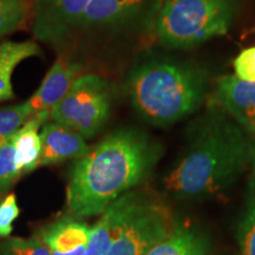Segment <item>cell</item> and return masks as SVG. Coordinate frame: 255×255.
Listing matches in <instances>:
<instances>
[{"instance_id":"9a60e30c","label":"cell","mask_w":255,"mask_h":255,"mask_svg":"<svg viewBox=\"0 0 255 255\" xmlns=\"http://www.w3.org/2000/svg\"><path fill=\"white\" fill-rule=\"evenodd\" d=\"M40 53L34 40L0 43V102L9 101L14 97L12 88V73L23 60Z\"/></svg>"},{"instance_id":"4fadbf2b","label":"cell","mask_w":255,"mask_h":255,"mask_svg":"<svg viewBox=\"0 0 255 255\" xmlns=\"http://www.w3.org/2000/svg\"><path fill=\"white\" fill-rule=\"evenodd\" d=\"M209 240L205 233L189 226L175 225L143 255H208Z\"/></svg>"},{"instance_id":"7402d4cb","label":"cell","mask_w":255,"mask_h":255,"mask_svg":"<svg viewBox=\"0 0 255 255\" xmlns=\"http://www.w3.org/2000/svg\"><path fill=\"white\" fill-rule=\"evenodd\" d=\"M234 70L238 78L255 83V46L244 50L235 58Z\"/></svg>"},{"instance_id":"8992f818","label":"cell","mask_w":255,"mask_h":255,"mask_svg":"<svg viewBox=\"0 0 255 255\" xmlns=\"http://www.w3.org/2000/svg\"><path fill=\"white\" fill-rule=\"evenodd\" d=\"M176 225L171 210L161 200L141 193L117 232L108 255H143Z\"/></svg>"},{"instance_id":"e0dca14e","label":"cell","mask_w":255,"mask_h":255,"mask_svg":"<svg viewBox=\"0 0 255 255\" xmlns=\"http://www.w3.org/2000/svg\"><path fill=\"white\" fill-rule=\"evenodd\" d=\"M31 7L30 0H0V38L19 30Z\"/></svg>"},{"instance_id":"603a6c76","label":"cell","mask_w":255,"mask_h":255,"mask_svg":"<svg viewBox=\"0 0 255 255\" xmlns=\"http://www.w3.org/2000/svg\"><path fill=\"white\" fill-rule=\"evenodd\" d=\"M252 164H253V171L255 174V138L253 142V155H252Z\"/></svg>"},{"instance_id":"44dd1931","label":"cell","mask_w":255,"mask_h":255,"mask_svg":"<svg viewBox=\"0 0 255 255\" xmlns=\"http://www.w3.org/2000/svg\"><path fill=\"white\" fill-rule=\"evenodd\" d=\"M20 209L15 194H7L0 201V240L8 239L13 231V223L19 218Z\"/></svg>"},{"instance_id":"cb8c5ba5","label":"cell","mask_w":255,"mask_h":255,"mask_svg":"<svg viewBox=\"0 0 255 255\" xmlns=\"http://www.w3.org/2000/svg\"><path fill=\"white\" fill-rule=\"evenodd\" d=\"M30 1H32V0H30Z\"/></svg>"},{"instance_id":"6da1fadb","label":"cell","mask_w":255,"mask_h":255,"mask_svg":"<svg viewBox=\"0 0 255 255\" xmlns=\"http://www.w3.org/2000/svg\"><path fill=\"white\" fill-rule=\"evenodd\" d=\"M161 148L141 130L110 133L76 159L66 188V210L76 219L101 215L124 194L150 176Z\"/></svg>"},{"instance_id":"7c38bea8","label":"cell","mask_w":255,"mask_h":255,"mask_svg":"<svg viewBox=\"0 0 255 255\" xmlns=\"http://www.w3.org/2000/svg\"><path fill=\"white\" fill-rule=\"evenodd\" d=\"M145 4L146 0H90L79 20L77 32L101 30L126 23L141 13Z\"/></svg>"},{"instance_id":"3957f363","label":"cell","mask_w":255,"mask_h":255,"mask_svg":"<svg viewBox=\"0 0 255 255\" xmlns=\"http://www.w3.org/2000/svg\"><path fill=\"white\" fill-rule=\"evenodd\" d=\"M205 76L193 66L150 60L138 66L129 81L135 110L146 122L167 127L186 119L202 103Z\"/></svg>"},{"instance_id":"9c48e42d","label":"cell","mask_w":255,"mask_h":255,"mask_svg":"<svg viewBox=\"0 0 255 255\" xmlns=\"http://www.w3.org/2000/svg\"><path fill=\"white\" fill-rule=\"evenodd\" d=\"M91 234L92 227L69 215L41 228L37 237L51 255H85Z\"/></svg>"},{"instance_id":"d6986e66","label":"cell","mask_w":255,"mask_h":255,"mask_svg":"<svg viewBox=\"0 0 255 255\" xmlns=\"http://www.w3.org/2000/svg\"><path fill=\"white\" fill-rule=\"evenodd\" d=\"M239 255H255V196L245 210L238 231Z\"/></svg>"},{"instance_id":"ac0fdd59","label":"cell","mask_w":255,"mask_h":255,"mask_svg":"<svg viewBox=\"0 0 255 255\" xmlns=\"http://www.w3.org/2000/svg\"><path fill=\"white\" fill-rule=\"evenodd\" d=\"M32 116L26 102L0 109V141L12 136Z\"/></svg>"},{"instance_id":"277c9868","label":"cell","mask_w":255,"mask_h":255,"mask_svg":"<svg viewBox=\"0 0 255 255\" xmlns=\"http://www.w3.org/2000/svg\"><path fill=\"white\" fill-rule=\"evenodd\" d=\"M232 0H164L155 24L159 41L171 49H187L231 27Z\"/></svg>"},{"instance_id":"ffe728a7","label":"cell","mask_w":255,"mask_h":255,"mask_svg":"<svg viewBox=\"0 0 255 255\" xmlns=\"http://www.w3.org/2000/svg\"><path fill=\"white\" fill-rule=\"evenodd\" d=\"M0 255H51L37 235L32 238H8L0 242Z\"/></svg>"},{"instance_id":"7a4b0ae2","label":"cell","mask_w":255,"mask_h":255,"mask_svg":"<svg viewBox=\"0 0 255 255\" xmlns=\"http://www.w3.org/2000/svg\"><path fill=\"white\" fill-rule=\"evenodd\" d=\"M253 143L231 117L202 121L186 152L164 178L169 193L181 199H205L232 186L252 162Z\"/></svg>"},{"instance_id":"30bf717a","label":"cell","mask_w":255,"mask_h":255,"mask_svg":"<svg viewBox=\"0 0 255 255\" xmlns=\"http://www.w3.org/2000/svg\"><path fill=\"white\" fill-rule=\"evenodd\" d=\"M40 139L41 154L38 168L58 164L68 159H79L90 150L81 133L55 121L43 127Z\"/></svg>"},{"instance_id":"52a82bcc","label":"cell","mask_w":255,"mask_h":255,"mask_svg":"<svg viewBox=\"0 0 255 255\" xmlns=\"http://www.w3.org/2000/svg\"><path fill=\"white\" fill-rule=\"evenodd\" d=\"M90 0H33L32 33L37 40L58 46L76 36Z\"/></svg>"},{"instance_id":"8fae6325","label":"cell","mask_w":255,"mask_h":255,"mask_svg":"<svg viewBox=\"0 0 255 255\" xmlns=\"http://www.w3.org/2000/svg\"><path fill=\"white\" fill-rule=\"evenodd\" d=\"M81 68V64L59 57L47 71L40 87L26 101L32 115L52 110L71 89Z\"/></svg>"},{"instance_id":"2e32d148","label":"cell","mask_w":255,"mask_h":255,"mask_svg":"<svg viewBox=\"0 0 255 255\" xmlns=\"http://www.w3.org/2000/svg\"><path fill=\"white\" fill-rule=\"evenodd\" d=\"M14 148V133L0 141V199L21 176Z\"/></svg>"},{"instance_id":"ba28073f","label":"cell","mask_w":255,"mask_h":255,"mask_svg":"<svg viewBox=\"0 0 255 255\" xmlns=\"http://www.w3.org/2000/svg\"><path fill=\"white\" fill-rule=\"evenodd\" d=\"M216 101L250 135H255V83L225 76L218 83Z\"/></svg>"},{"instance_id":"5bb4252c","label":"cell","mask_w":255,"mask_h":255,"mask_svg":"<svg viewBox=\"0 0 255 255\" xmlns=\"http://www.w3.org/2000/svg\"><path fill=\"white\" fill-rule=\"evenodd\" d=\"M51 111L34 114L14 133V148L18 167L21 174H27L38 168L41 154L39 129L49 122Z\"/></svg>"},{"instance_id":"5b68a950","label":"cell","mask_w":255,"mask_h":255,"mask_svg":"<svg viewBox=\"0 0 255 255\" xmlns=\"http://www.w3.org/2000/svg\"><path fill=\"white\" fill-rule=\"evenodd\" d=\"M111 107L109 83L96 75L81 76L51 110V121L91 138L108 122Z\"/></svg>"}]
</instances>
